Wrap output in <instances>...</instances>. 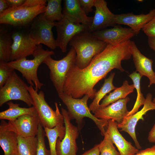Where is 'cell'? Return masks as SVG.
<instances>
[{"label":"cell","mask_w":155,"mask_h":155,"mask_svg":"<svg viewBox=\"0 0 155 155\" xmlns=\"http://www.w3.org/2000/svg\"><path fill=\"white\" fill-rule=\"evenodd\" d=\"M61 0H47L46 9L44 13V18L52 22L59 21L63 18Z\"/></svg>","instance_id":"83f0119b"},{"label":"cell","mask_w":155,"mask_h":155,"mask_svg":"<svg viewBox=\"0 0 155 155\" xmlns=\"http://www.w3.org/2000/svg\"><path fill=\"white\" fill-rule=\"evenodd\" d=\"M131 79L137 92V97L136 101L132 109L130 111L126 116L133 115L137 112L140 107L144 105L146 98L144 97L141 90L140 81L142 78L140 74L135 71L129 75Z\"/></svg>","instance_id":"f546056e"},{"label":"cell","mask_w":155,"mask_h":155,"mask_svg":"<svg viewBox=\"0 0 155 155\" xmlns=\"http://www.w3.org/2000/svg\"><path fill=\"white\" fill-rule=\"evenodd\" d=\"M131 56L129 47L124 42L107 44L85 68L80 69L75 65L71 68L66 76L63 92L75 98L85 95L94 98L97 92L94 88L95 85L113 69L124 71L121 61L128 60Z\"/></svg>","instance_id":"6da1fadb"},{"label":"cell","mask_w":155,"mask_h":155,"mask_svg":"<svg viewBox=\"0 0 155 155\" xmlns=\"http://www.w3.org/2000/svg\"><path fill=\"white\" fill-rule=\"evenodd\" d=\"M148 139L150 142L155 143V124L149 132Z\"/></svg>","instance_id":"ab89813d"},{"label":"cell","mask_w":155,"mask_h":155,"mask_svg":"<svg viewBox=\"0 0 155 155\" xmlns=\"http://www.w3.org/2000/svg\"><path fill=\"white\" fill-rule=\"evenodd\" d=\"M95 10L92 23L89 31L93 32L109 26H114L115 14L109 9L104 0H95Z\"/></svg>","instance_id":"e0dca14e"},{"label":"cell","mask_w":155,"mask_h":155,"mask_svg":"<svg viewBox=\"0 0 155 155\" xmlns=\"http://www.w3.org/2000/svg\"><path fill=\"white\" fill-rule=\"evenodd\" d=\"M152 94L148 93L142 108L133 115L125 117L121 123L117 124V127L121 129L120 131L126 132L131 136L138 149H141L142 148L136 138L135 126L140 119H143V116L147 111L155 110V103L152 101Z\"/></svg>","instance_id":"7c38bea8"},{"label":"cell","mask_w":155,"mask_h":155,"mask_svg":"<svg viewBox=\"0 0 155 155\" xmlns=\"http://www.w3.org/2000/svg\"><path fill=\"white\" fill-rule=\"evenodd\" d=\"M14 70L8 66L5 62L0 61V88L5 85Z\"/></svg>","instance_id":"d6a6232c"},{"label":"cell","mask_w":155,"mask_h":155,"mask_svg":"<svg viewBox=\"0 0 155 155\" xmlns=\"http://www.w3.org/2000/svg\"><path fill=\"white\" fill-rule=\"evenodd\" d=\"M134 88L133 84L129 85L127 80L124 81L121 86L116 88L108 95L104 97L100 104L99 108L106 107L119 100L126 98L128 94L133 92Z\"/></svg>","instance_id":"cb8c5ba5"},{"label":"cell","mask_w":155,"mask_h":155,"mask_svg":"<svg viewBox=\"0 0 155 155\" xmlns=\"http://www.w3.org/2000/svg\"><path fill=\"white\" fill-rule=\"evenodd\" d=\"M155 16V9L150 10L146 14L135 15L132 13L115 14L114 23L129 26L135 33L138 34L141 29Z\"/></svg>","instance_id":"ac0fdd59"},{"label":"cell","mask_w":155,"mask_h":155,"mask_svg":"<svg viewBox=\"0 0 155 155\" xmlns=\"http://www.w3.org/2000/svg\"><path fill=\"white\" fill-rule=\"evenodd\" d=\"M99 144L95 145L90 150L86 151L80 155H100Z\"/></svg>","instance_id":"8d00e7d4"},{"label":"cell","mask_w":155,"mask_h":155,"mask_svg":"<svg viewBox=\"0 0 155 155\" xmlns=\"http://www.w3.org/2000/svg\"><path fill=\"white\" fill-rule=\"evenodd\" d=\"M18 137L8 123L2 120L0 124V145L4 155H17Z\"/></svg>","instance_id":"7402d4cb"},{"label":"cell","mask_w":155,"mask_h":155,"mask_svg":"<svg viewBox=\"0 0 155 155\" xmlns=\"http://www.w3.org/2000/svg\"><path fill=\"white\" fill-rule=\"evenodd\" d=\"M115 75L114 72L111 73L108 78L105 79L102 86L99 90L96 92L94 100L89 106L91 111L93 113H94L99 108V102L101 99L107 94L116 88L117 87L114 86L113 84Z\"/></svg>","instance_id":"d4e9b609"},{"label":"cell","mask_w":155,"mask_h":155,"mask_svg":"<svg viewBox=\"0 0 155 155\" xmlns=\"http://www.w3.org/2000/svg\"><path fill=\"white\" fill-rule=\"evenodd\" d=\"M76 54L71 47L67 55L56 60L49 56L43 61L50 70V78L58 94L63 92V88L66 75L71 68L75 65Z\"/></svg>","instance_id":"8992f818"},{"label":"cell","mask_w":155,"mask_h":155,"mask_svg":"<svg viewBox=\"0 0 155 155\" xmlns=\"http://www.w3.org/2000/svg\"><path fill=\"white\" fill-rule=\"evenodd\" d=\"M80 5L87 15L93 11L92 7L94 6L95 0H79Z\"/></svg>","instance_id":"e575fe53"},{"label":"cell","mask_w":155,"mask_h":155,"mask_svg":"<svg viewBox=\"0 0 155 155\" xmlns=\"http://www.w3.org/2000/svg\"><path fill=\"white\" fill-rule=\"evenodd\" d=\"M134 155H155V149L151 147L139 151Z\"/></svg>","instance_id":"f35d334b"},{"label":"cell","mask_w":155,"mask_h":155,"mask_svg":"<svg viewBox=\"0 0 155 155\" xmlns=\"http://www.w3.org/2000/svg\"><path fill=\"white\" fill-rule=\"evenodd\" d=\"M9 8H13L22 5L25 0H6Z\"/></svg>","instance_id":"74e56055"},{"label":"cell","mask_w":155,"mask_h":155,"mask_svg":"<svg viewBox=\"0 0 155 155\" xmlns=\"http://www.w3.org/2000/svg\"><path fill=\"white\" fill-rule=\"evenodd\" d=\"M130 49L136 71L142 77L145 76L148 78L150 82L149 87L155 84V72L152 68L153 60L142 54L133 41L131 40Z\"/></svg>","instance_id":"d6986e66"},{"label":"cell","mask_w":155,"mask_h":155,"mask_svg":"<svg viewBox=\"0 0 155 155\" xmlns=\"http://www.w3.org/2000/svg\"><path fill=\"white\" fill-rule=\"evenodd\" d=\"M76 54L75 65L80 69L86 67L92 58L102 52L107 44L96 38L88 31L82 32L75 36L69 42Z\"/></svg>","instance_id":"7a4b0ae2"},{"label":"cell","mask_w":155,"mask_h":155,"mask_svg":"<svg viewBox=\"0 0 155 155\" xmlns=\"http://www.w3.org/2000/svg\"><path fill=\"white\" fill-rule=\"evenodd\" d=\"M148 42L149 46L155 51V37L148 36Z\"/></svg>","instance_id":"b9f144b4"},{"label":"cell","mask_w":155,"mask_h":155,"mask_svg":"<svg viewBox=\"0 0 155 155\" xmlns=\"http://www.w3.org/2000/svg\"><path fill=\"white\" fill-rule=\"evenodd\" d=\"M58 95L67 107L71 119L75 120L79 131L84 125L83 118L88 117L94 122L100 130L101 135L104 136L106 131L104 127L108 125V120L97 118L91 113L87 104L88 101L90 98L88 95H84L80 99L74 98L63 92Z\"/></svg>","instance_id":"277c9868"},{"label":"cell","mask_w":155,"mask_h":155,"mask_svg":"<svg viewBox=\"0 0 155 155\" xmlns=\"http://www.w3.org/2000/svg\"><path fill=\"white\" fill-rule=\"evenodd\" d=\"M17 155H36L38 141L36 136L23 137L18 136Z\"/></svg>","instance_id":"4316f807"},{"label":"cell","mask_w":155,"mask_h":155,"mask_svg":"<svg viewBox=\"0 0 155 155\" xmlns=\"http://www.w3.org/2000/svg\"><path fill=\"white\" fill-rule=\"evenodd\" d=\"M152 101L155 103V97L153 98V100H152Z\"/></svg>","instance_id":"7bdbcfd3"},{"label":"cell","mask_w":155,"mask_h":155,"mask_svg":"<svg viewBox=\"0 0 155 155\" xmlns=\"http://www.w3.org/2000/svg\"><path fill=\"white\" fill-rule=\"evenodd\" d=\"M12 43L11 35L7 31L1 29L0 61L8 62L11 61Z\"/></svg>","instance_id":"f1b7e54d"},{"label":"cell","mask_w":155,"mask_h":155,"mask_svg":"<svg viewBox=\"0 0 155 155\" xmlns=\"http://www.w3.org/2000/svg\"><path fill=\"white\" fill-rule=\"evenodd\" d=\"M28 87L14 71L5 85L0 88V106L12 100H20L31 107L33 100Z\"/></svg>","instance_id":"52a82bcc"},{"label":"cell","mask_w":155,"mask_h":155,"mask_svg":"<svg viewBox=\"0 0 155 155\" xmlns=\"http://www.w3.org/2000/svg\"><path fill=\"white\" fill-rule=\"evenodd\" d=\"M61 114L63 115L65 133L63 138L57 139L56 150L57 155H76L78 147L76 142L78 138L79 130L77 127L73 125L70 121L67 111L61 107Z\"/></svg>","instance_id":"30bf717a"},{"label":"cell","mask_w":155,"mask_h":155,"mask_svg":"<svg viewBox=\"0 0 155 155\" xmlns=\"http://www.w3.org/2000/svg\"><path fill=\"white\" fill-rule=\"evenodd\" d=\"M62 13L63 17L74 22L85 25L89 28L93 17L87 16L82 8L79 0H64Z\"/></svg>","instance_id":"ffe728a7"},{"label":"cell","mask_w":155,"mask_h":155,"mask_svg":"<svg viewBox=\"0 0 155 155\" xmlns=\"http://www.w3.org/2000/svg\"><path fill=\"white\" fill-rule=\"evenodd\" d=\"M32 22L28 33L30 37L37 45L43 44L51 49H55L57 46L52 29L55 26V22L46 20L43 13L37 16Z\"/></svg>","instance_id":"9c48e42d"},{"label":"cell","mask_w":155,"mask_h":155,"mask_svg":"<svg viewBox=\"0 0 155 155\" xmlns=\"http://www.w3.org/2000/svg\"><path fill=\"white\" fill-rule=\"evenodd\" d=\"M47 0H25L22 4L28 7H33L41 5H46Z\"/></svg>","instance_id":"d590c367"},{"label":"cell","mask_w":155,"mask_h":155,"mask_svg":"<svg viewBox=\"0 0 155 155\" xmlns=\"http://www.w3.org/2000/svg\"><path fill=\"white\" fill-rule=\"evenodd\" d=\"M108 121L106 132L117 147L120 155H134L137 153L138 149L127 141L119 132L117 122L112 119Z\"/></svg>","instance_id":"44dd1931"},{"label":"cell","mask_w":155,"mask_h":155,"mask_svg":"<svg viewBox=\"0 0 155 155\" xmlns=\"http://www.w3.org/2000/svg\"><path fill=\"white\" fill-rule=\"evenodd\" d=\"M46 5L30 7L22 5L18 7L9 8L0 14L1 24L14 26H24L28 24L38 15L44 12Z\"/></svg>","instance_id":"ba28073f"},{"label":"cell","mask_w":155,"mask_h":155,"mask_svg":"<svg viewBox=\"0 0 155 155\" xmlns=\"http://www.w3.org/2000/svg\"><path fill=\"white\" fill-rule=\"evenodd\" d=\"M97 39L107 44L115 45L130 40L136 35L131 28L116 25L112 28L103 29L92 32Z\"/></svg>","instance_id":"5bb4252c"},{"label":"cell","mask_w":155,"mask_h":155,"mask_svg":"<svg viewBox=\"0 0 155 155\" xmlns=\"http://www.w3.org/2000/svg\"><path fill=\"white\" fill-rule=\"evenodd\" d=\"M11 129L23 137L36 136L40 121L37 113L23 115L13 121H9Z\"/></svg>","instance_id":"9a60e30c"},{"label":"cell","mask_w":155,"mask_h":155,"mask_svg":"<svg viewBox=\"0 0 155 155\" xmlns=\"http://www.w3.org/2000/svg\"><path fill=\"white\" fill-rule=\"evenodd\" d=\"M46 136L49 142L51 155H57L56 150L57 139L62 140L63 138L65 128L63 124L57 125L53 128H44Z\"/></svg>","instance_id":"484cf974"},{"label":"cell","mask_w":155,"mask_h":155,"mask_svg":"<svg viewBox=\"0 0 155 155\" xmlns=\"http://www.w3.org/2000/svg\"><path fill=\"white\" fill-rule=\"evenodd\" d=\"M142 29L148 36L155 37V16Z\"/></svg>","instance_id":"836d02e7"},{"label":"cell","mask_w":155,"mask_h":155,"mask_svg":"<svg viewBox=\"0 0 155 155\" xmlns=\"http://www.w3.org/2000/svg\"><path fill=\"white\" fill-rule=\"evenodd\" d=\"M129 100V98L127 96L106 107L99 108L94 113V115L99 119L107 120L112 119L117 124L120 123L129 113L127 104Z\"/></svg>","instance_id":"2e32d148"},{"label":"cell","mask_w":155,"mask_h":155,"mask_svg":"<svg viewBox=\"0 0 155 155\" xmlns=\"http://www.w3.org/2000/svg\"><path fill=\"white\" fill-rule=\"evenodd\" d=\"M55 24L57 33L56 46L59 47L63 53L66 52L68 43L75 36L82 32L89 31L88 26L74 22L65 17L55 22Z\"/></svg>","instance_id":"8fae6325"},{"label":"cell","mask_w":155,"mask_h":155,"mask_svg":"<svg viewBox=\"0 0 155 155\" xmlns=\"http://www.w3.org/2000/svg\"><path fill=\"white\" fill-rule=\"evenodd\" d=\"M44 129L40 123H39L36 135L38 144L36 155H51L49 150L46 149L45 144Z\"/></svg>","instance_id":"1f68e13d"},{"label":"cell","mask_w":155,"mask_h":155,"mask_svg":"<svg viewBox=\"0 0 155 155\" xmlns=\"http://www.w3.org/2000/svg\"><path fill=\"white\" fill-rule=\"evenodd\" d=\"M151 147L152 148H154V149H155V144L153 146H152Z\"/></svg>","instance_id":"ee69618b"},{"label":"cell","mask_w":155,"mask_h":155,"mask_svg":"<svg viewBox=\"0 0 155 155\" xmlns=\"http://www.w3.org/2000/svg\"><path fill=\"white\" fill-rule=\"evenodd\" d=\"M28 90L33 100V106L44 128H53L57 125L64 124L63 115L57 102H55V110L54 111L46 101L43 91L41 90L38 92V90L30 85L28 87Z\"/></svg>","instance_id":"5b68a950"},{"label":"cell","mask_w":155,"mask_h":155,"mask_svg":"<svg viewBox=\"0 0 155 155\" xmlns=\"http://www.w3.org/2000/svg\"><path fill=\"white\" fill-rule=\"evenodd\" d=\"M7 104L9 106V108L0 112L1 120L13 121L23 115L37 113L33 106L29 108L21 107L19 104L14 103L11 101L8 102Z\"/></svg>","instance_id":"603a6c76"},{"label":"cell","mask_w":155,"mask_h":155,"mask_svg":"<svg viewBox=\"0 0 155 155\" xmlns=\"http://www.w3.org/2000/svg\"><path fill=\"white\" fill-rule=\"evenodd\" d=\"M103 140L99 144L100 155H120L117 151L109 135L106 132Z\"/></svg>","instance_id":"4dcf8cb0"},{"label":"cell","mask_w":155,"mask_h":155,"mask_svg":"<svg viewBox=\"0 0 155 155\" xmlns=\"http://www.w3.org/2000/svg\"><path fill=\"white\" fill-rule=\"evenodd\" d=\"M11 36L13 43L11 61L26 58L28 56L33 55L37 45L28 33L16 32L12 34Z\"/></svg>","instance_id":"4fadbf2b"},{"label":"cell","mask_w":155,"mask_h":155,"mask_svg":"<svg viewBox=\"0 0 155 155\" xmlns=\"http://www.w3.org/2000/svg\"><path fill=\"white\" fill-rule=\"evenodd\" d=\"M9 7L6 0H0V14H1Z\"/></svg>","instance_id":"60d3db41"},{"label":"cell","mask_w":155,"mask_h":155,"mask_svg":"<svg viewBox=\"0 0 155 155\" xmlns=\"http://www.w3.org/2000/svg\"><path fill=\"white\" fill-rule=\"evenodd\" d=\"M54 54L53 51L45 50L40 44L37 46L32 55V59L28 60L24 58L5 63L9 67L20 72L28 83L38 90L43 85L38 78V68L47 57Z\"/></svg>","instance_id":"3957f363"}]
</instances>
